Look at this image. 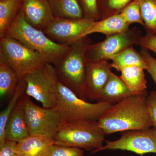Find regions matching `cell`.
Segmentation results:
<instances>
[{
	"instance_id": "6da1fadb",
	"label": "cell",
	"mask_w": 156,
	"mask_h": 156,
	"mask_svg": "<svg viewBox=\"0 0 156 156\" xmlns=\"http://www.w3.org/2000/svg\"><path fill=\"white\" fill-rule=\"evenodd\" d=\"M147 92L129 96L112 105L98 119L105 135L153 127L148 110Z\"/></svg>"
},
{
	"instance_id": "7a4b0ae2",
	"label": "cell",
	"mask_w": 156,
	"mask_h": 156,
	"mask_svg": "<svg viewBox=\"0 0 156 156\" xmlns=\"http://www.w3.org/2000/svg\"><path fill=\"white\" fill-rule=\"evenodd\" d=\"M4 37L15 39L38 52L49 63L54 66L62 60L70 50L71 46L53 41L43 31L27 23L21 9L6 31Z\"/></svg>"
},
{
	"instance_id": "3957f363",
	"label": "cell",
	"mask_w": 156,
	"mask_h": 156,
	"mask_svg": "<svg viewBox=\"0 0 156 156\" xmlns=\"http://www.w3.org/2000/svg\"><path fill=\"white\" fill-rule=\"evenodd\" d=\"M88 36L83 37L71 46L62 60L54 66L58 81L86 100V53L92 44Z\"/></svg>"
},
{
	"instance_id": "277c9868",
	"label": "cell",
	"mask_w": 156,
	"mask_h": 156,
	"mask_svg": "<svg viewBox=\"0 0 156 156\" xmlns=\"http://www.w3.org/2000/svg\"><path fill=\"white\" fill-rule=\"evenodd\" d=\"M105 135L98 121L65 122L54 140L56 145L92 152L103 146Z\"/></svg>"
},
{
	"instance_id": "5b68a950",
	"label": "cell",
	"mask_w": 156,
	"mask_h": 156,
	"mask_svg": "<svg viewBox=\"0 0 156 156\" xmlns=\"http://www.w3.org/2000/svg\"><path fill=\"white\" fill-rule=\"evenodd\" d=\"M105 101L92 103L83 100L58 81L56 87L57 109L65 122L98 121L112 105Z\"/></svg>"
},
{
	"instance_id": "8992f818",
	"label": "cell",
	"mask_w": 156,
	"mask_h": 156,
	"mask_svg": "<svg viewBox=\"0 0 156 156\" xmlns=\"http://www.w3.org/2000/svg\"><path fill=\"white\" fill-rule=\"evenodd\" d=\"M0 62L13 68L20 79L48 62L38 52L5 37L0 38Z\"/></svg>"
},
{
	"instance_id": "52a82bcc",
	"label": "cell",
	"mask_w": 156,
	"mask_h": 156,
	"mask_svg": "<svg viewBox=\"0 0 156 156\" xmlns=\"http://www.w3.org/2000/svg\"><path fill=\"white\" fill-rule=\"evenodd\" d=\"M30 135H40L54 140L65 122L56 107H41L24 93L21 97Z\"/></svg>"
},
{
	"instance_id": "ba28073f",
	"label": "cell",
	"mask_w": 156,
	"mask_h": 156,
	"mask_svg": "<svg viewBox=\"0 0 156 156\" xmlns=\"http://www.w3.org/2000/svg\"><path fill=\"white\" fill-rule=\"evenodd\" d=\"M23 79L27 83V95L41 102L43 107L56 106L58 80L53 65L47 62Z\"/></svg>"
},
{
	"instance_id": "9c48e42d",
	"label": "cell",
	"mask_w": 156,
	"mask_h": 156,
	"mask_svg": "<svg viewBox=\"0 0 156 156\" xmlns=\"http://www.w3.org/2000/svg\"><path fill=\"white\" fill-rule=\"evenodd\" d=\"M142 37V32L137 27L106 36L102 41L89 46L86 53L87 61L97 62L110 60L127 48L134 45L139 46Z\"/></svg>"
},
{
	"instance_id": "30bf717a",
	"label": "cell",
	"mask_w": 156,
	"mask_h": 156,
	"mask_svg": "<svg viewBox=\"0 0 156 156\" xmlns=\"http://www.w3.org/2000/svg\"><path fill=\"white\" fill-rule=\"evenodd\" d=\"M102 147L92 151V154L106 150L128 151L141 155L156 154V129L154 128L143 130L125 131L116 140H106Z\"/></svg>"
},
{
	"instance_id": "8fae6325",
	"label": "cell",
	"mask_w": 156,
	"mask_h": 156,
	"mask_svg": "<svg viewBox=\"0 0 156 156\" xmlns=\"http://www.w3.org/2000/svg\"><path fill=\"white\" fill-rule=\"evenodd\" d=\"M94 21L85 18L73 19L54 17L43 31L53 41L70 46L84 37V33Z\"/></svg>"
},
{
	"instance_id": "7c38bea8",
	"label": "cell",
	"mask_w": 156,
	"mask_h": 156,
	"mask_svg": "<svg viewBox=\"0 0 156 156\" xmlns=\"http://www.w3.org/2000/svg\"><path fill=\"white\" fill-rule=\"evenodd\" d=\"M111 63L107 61H87L86 67V97L90 100L99 101L101 92L110 74Z\"/></svg>"
},
{
	"instance_id": "4fadbf2b",
	"label": "cell",
	"mask_w": 156,
	"mask_h": 156,
	"mask_svg": "<svg viewBox=\"0 0 156 156\" xmlns=\"http://www.w3.org/2000/svg\"><path fill=\"white\" fill-rule=\"evenodd\" d=\"M21 10L27 22L42 31L54 17L47 0H23Z\"/></svg>"
},
{
	"instance_id": "5bb4252c",
	"label": "cell",
	"mask_w": 156,
	"mask_h": 156,
	"mask_svg": "<svg viewBox=\"0 0 156 156\" xmlns=\"http://www.w3.org/2000/svg\"><path fill=\"white\" fill-rule=\"evenodd\" d=\"M29 135L25 110L21 97L7 121L5 130L6 140L18 142Z\"/></svg>"
},
{
	"instance_id": "9a60e30c",
	"label": "cell",
	"mask_w": 156,
	"mask_h": 156,
	"mask_svg": "<svg viewBox=\"0 0 156 156\" xmlns=\"http://www.w3.org/2000/svg\"><path fill=\"white\" fill-rule=\"evenodd\" d=\"M55 144L54 140L46 136L30 135L17 143V156H48Z\"/></svg>"
},
{
	"instance_id": "2e32d148",
	"label": "cell",
	"mask_w": 156,
	"mask_h": 156,
	"mask_svg": "<svg viewBox=\"0 0 156 156\" xmlns=\"http://www.w3.org/2000/svg\"><path fill=\"white\" fill-rule=\"evenodd\" d=\"M134 95L120 76L111 73L101 92L98 101L114 104Z\"/></svg>"
},
{
	"instance_id": "e0dca14e",
	"label": "cell",
	"mask_w": 156,
	"mask_h": 156,
	"mask_svg": "<svg viewBox=\"0 0 156 156\" xmlns=\"http://www.w3.org/2000/svg\"><path fill=\"white\" fill-rule=\"evenodd\" d=\"M130 25L120 13L105 19L94 21L84 33L83 37L95 33L108 36L126 31L129 29Z\"/></svg>"
},
{
	"instance_id": "ac0fdd59",
	"label": "cell",
	"mask_w": 156,
	"mask_h": 156,
	"mask_svg": "<svg viewBox=\"0 0 156 156\" xmlns=\"http://www.w3.org/2000/svg\"><path fill=\"white\" fill-rule=\"evenodd\" d=\"M144 70L139 66H132L125 68L120 71V77L134 95L147 92Z\"/></svg>"
},
{
	"instance_id": "d6986e66",
	"label": "cell",
	"mask_w": 156,
	"mask_h": 156,
	"mask_svg": "<svg viewBox=\"0 0 156 156\" xmlns=\"http://www.w3.org/2000/svg\"><path fill=\"white\" fill-rule=\"evenodd\" d=\"M54 17L69 19L84 18L77 0H47Z\"/></svg>"
},
{
	"instance_id": "ffe728a7",
	"label": "cell",
	"mask_w": 156,
	"mask_h": 156,
	"mask_svg": "<svg viewBox=\"0 0 156 156\" xmlns=\"http://www.w3.org/2000/svg\"><path fill=\"white\" fill-rule=\"evenodd\" d=\"M111 65L118 71L129 66H139L146 70L147 66L140 53L134 50L133 46L127 48L119 54L112 56Z\"/></svg>"
},
{
	"instance_id": "44dd1931",
	"label": "cell",
	"mask_w": 156,
	"mask_h": 156,
	"mask_svg": "<svg viewBox=\"0 0 156 156\" xmlns=\"http://www.w3.org/2000/svg\"><path fill=\"white\" fill-rule=\"evenodd\" d=\"M23 0H0V38L21 10Z\"/></svg>"
},
{
	"instance_id": "7402d4cb",
	"label": "cell",
	"mask_w": 156,
	"mask_h": 156,
	"mask_svg": "<svg viewBox=\"0 0 156 156\" xmlns=\"http://www.w3.org/2000/svg\"><path fill=\"white\" fill-rule=\"evenodd\" d=\"M16 72L6 63L0 62V95L1 98L12 97L19 83Z\"/></svg>"
},
{
	"instance_id": "603a6c76",
	"label": "cell",
	"mask_w": 156,
	"mask_h": 156,
	"mask_svg": "<svg viewBox=\"0 0 156 156\" xmlns=\"http://www.w3.org/2000/svg\"><path fill=\"white\" fill-rule=\"evenodd\" d=\"M27 83L23 79H20L14 94L5 108L0 113V147L6 142L5 130L7 121L20 98L26 90Z\"/></svg>"
},
{
	"instance_id": "cb8c5ba5",
	"label": "cell",
	"mask_w": 156,
	"mask_h": 156,
	"mask_svg": "<svg viewBox=\"0 0 156 156\" xmlns=\"http://www.w3.org/2000/svg\"><path fill=\"white\" fill-rule=\"evenodd\" d=\"M138 1L146 33L156 36V0Z\"/></svg>"
},
{
	"instance_id": "d4e9b609",
	"label": "cell",
	"mask_w": 156,
	"mask_h": 156,
	"mask_svg": "<svg viewBox=\"0 0 156 156\" xmlns=\"http://www.w3.org/2000/svg\"><path fill=\"white\" fill-rule=\"evenodd\" d=\"M133 0H97L100 20L120 14Z\"/></svg>"
},
{
	"instance_id": "484cf974",
	"label": "cell",
	"mask_w": 156,
	"mask_h": 156,
	"mask_svg": "<svg viewBox=\"0 0 156 156\" xmlns=\"http://www.w3.org/2000/svg\"><path fill=\"white\" fill-rule=\"evenodd\" d=\"M120 14L128 24L138 23L144 27V23L138 0H133L123 9Z\"/></svg>"
},
{
	"instance_id": "4316f807",
	"label": "cell",
	"mask_w": 156,
	"mask_h": 156,
	"mask_svg": "<svg viewBox=\"0 0 156 156\" xmlns=\"http://www.w3.org/2000/svg\"><path fill=\"white\" fill-rule=\"evenodd\" d=\"M83 11L84 18L100 20L98 10L97 0H77Z\"/></svg>"
},
{
	"instance_id": "83f0119b",
	"label": "cell",
	"mask_w": 156,
	"mask_h": 156,
	"mask_svg": "<svg viewBox=\"0 0 156 156\" xmlns=\"http://www.w3.org/2000/svg\"><path fill=\"white\" fill-rule=\"evenodd\" d=\"M48 156H84L83 150L54 144Z\"/></svg>"
},
{
	"instance_id": "f1b7e54d",
	"label": "cell",
	"mask_w": 156,
	"mask_h": 156,
	"mask_svg": "<svg viewBox=\"0 0 156 156\" xmlns=\"http://www.w3.org/2000/svg\"><path fill=\"white\" fill-rule=\"evenodd\" d=\"M140 53L147 66L146 70L150 75L156 87V58L153 57L148 52V50L145 48H141Z\"/></svg>"
},
{
	"instance_id": "f546056e",
	"label": "cell",
	"mask_w": 156,
	"mask_h": 156,
	"mask_svg": "<svg viewBox=\"0 0 156 156\" xmlns=\"http://www.w3.org/2000/svg\"><path fill=\"white\" fill-rule=\"evenodd\" d=\"M149 114L153 127L156 129V91H152L147 99Z\"/></svg>"
},
{
	"instance_id": "4dcf8cb0",
	"label": "cell",
	"mask_w": 156,
	"mask_h": 156,
	"mask_svg": "<svg viewBox=\"0 0 156 156\" xmlns=\"http://www.w3.org/2000/svg\"><path fill=\"white\" fill-rule=\"evenodd\" d=\"M140 48H145L153 52L156 56V36L146 33L140 41Z\"/></svg>"
},
{
	"instance_id": "1f68e13d",
	"label": "cell",
	"mask_w": 156,
	"mask_h": 156,
	"mask_svg": "<svg viewBox=\"0 0 156 156\" xmlns=\"http://www.w3.org/2000/svg\"><path fill=\"white\" fill-rule=\"evenodd\" d=\"M17 143L6 140L4 145L0 147V156H17Z\"/></svg>"
}]
</instances>
